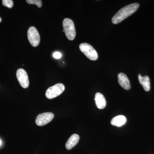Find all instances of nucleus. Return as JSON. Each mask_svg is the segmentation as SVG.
<instances>
[{"label": "nucleus", "mask_w": 154, "mask_h": 154, "mask_svg": "<svg viewBox=\"0 0 154 154\" xmlns=\"http://www.w3.org/2000/svg\"><path fill=\"white\" fill-rule=\"evenodd\" d=\"M2 140H0V146H1V145H2Z\"/></svg>", "instance_id": "16"}, {"label": "nucleus", "mask_w": 154, "mask_h": 154, "mask_svg": "<svg viewBox=\"0 0 154 154\" xmlns=\"http://www.w3.org/2000/svg\"><path fill=\"white\" fill-rule=\"evenodd\" d=\"M126 117L123 115H118L112 119L111 124L114 126L120 127L124 125L126 123Z\"/></svg>", "instance_id": "12"}, {"label": "nucleus", "mask_w": 154, "mask_h": 154, "mask_svg": "<svg viewBox=\"0 0 154 154\" xmlns=\"http://www.w3.org/2000/svg\"><path fill=\"white\" fill-rule=\"evenodd\" d=\"M118 82L119 85L126 90L130 89L131 85L129 79L125 74L120 73L118 75Z\"/></svg>", "instance_id": "8"}, {"label": "nucleus", "mask_w": 154, "mask_h": 154, "mask_svg": "<svg viewBox=\"0 0 154 154\" xmlns=\"http://www.w3.org/2000/svg\"><path fill=\"white\" fill-rule=\"evenodd\" d=\"M26 2L29 4L36 5L39 8L42 6V2L40 0H27Z\"/></svg>", "instance_id": "13"}, {"label": "nucleus", "mask_w": 154, "mask_h": 154, "mask_svg": "<svg viewBox=\"0 0 154 154\" xmlns=\"http://www.w3.org/2000/svg\"><path fill=\"white\" fill-rule=\"evenodd\" d=\"M2 18L0 17V23H1V22H2Z\"/></svg>", "instance_id": "17"}, {"label": "nucleus", "mask_w": 154, "mask_h": 154, "mask_svg": "<svg viewBox=\"0 0 154 154\" xmlns=\"http://www.w3.org/2000/svg\"><path fill=\"white\" fill-rule=\"evenodd\" d=\"M139 81L140 85L143 87V89L146 91H149L150 90V82L148 76H142L141 75L139 74L138 75Z\"/></svg>", "instance_id": "11"}, {"label": "nucleus", "mask_w": 154, "mask_h": 154, "mask_svg": "<svg viewBox=\"0 0 154 154\" xmlns=\"http://www.w3.org/2000/svg\"><path fill=\"white\" fill-rule=\"evenodd\" d=\"M54 117V114L51 112H45L37 116L36 123L39 126H44L49 123Z\"/></svg>", "instance_id": "6"}, {"label": "nucleus", "mask_w": 154, "mask_h": 154, "mask_svg": "<svg viewBox=\"0 0 154 154\" xmlns=\"http://www.w3.org/2000/svg\"><path fill=\"white\" fill-rule=\"evenodd\" d=\"M2 4L5 7L12 8L14 6V2L12 0H3Z\"/></svg>", "instance_id": "14"}, {"label": "nucleus", "mask_w": 154, "mask_h": 154, "mask_svg": "<svg viewBox=\"0 0 154 154\" xmlns=\"http://www.w3.org/2000/svg\"><path fill=\"white\" fill-rule=\"evenodd\" d=\"M17 77L20 85L24 88H28L29 85L27 73L23 69H19L17 72Z\"/></svg>", "instance_id": "7"}, {"label": "nucleus", "mask_w": 154, "mask_h": 154, "mask_svg": "<svg viewBox=\"0 0 154 154\" xmlns=\"http://www.w3.org/2000/svg\"><path fill=\"white\" fill-rule=\"evenodd\" d=\"M53 57L54 58L57 59H60L62 57V54L59 52H55L53 54Z\"/></svg>", "instance_id": "15"}, {"label": "nucleus", "mask_w": 154, "mask_h": 154, "mask_svg": "<svg viewBox=\"0 0 154 154\" xmlns=\"http://www.w3.org/2000/svg\"><path fill=\"white\" fill-rule=\"evenodd\" d=\"M95 100L96 106L99 109H103L106 107V101L103 94L100 93H96Z\"/></svg>", "instance_id": "10"}, {"label": "nucleus", "mask_w": 154, "mask_h": 154, "mask_svg": "<svg viewBox=\"0 0 154 154\" xmlns=\"http://www.w3.org/2000/svg\"><path fill=\"white\" fill-rule=\"evenodd\" d=\"M63 26L67 38L70 40H74L75 37L76 31L74 23L72 20L66 18L63 22Z\"/></svg>", "instance_id": "2"}, {"label": "nucleus", "mask_w": 154, "mask_h": 154, "mask_svg": "<svg viewBox=\"0 0 154 154\" xmlns=\"http://www.w3.org/2000/svg\"><path fill=\"white\" fill-rule=\"evenodd\" d=\"M65 86L61 83L56 84L50 87L45 93V96L48 99H52L60 96L64 91Z\"/></svg>", "instance_id": "4"}, {"label": "nucleus", "mask_w": 154, "mask_h": 154, "mask_svg": "<svg viewBox=\"0 0 154 154\" xmlns=\"http://www.w3.org/2000/svg\"><path fill=\"white\" fill-rule=\"evenodd\" d=\"M139 6L138 3H133L120 9L112 18V23L114 24L120 23L137 11Z\"/></svg>", "instance_id": "1"}, {"label": "nucleus", "mask_w": 154, "mask_h": 154, "mask_svg": "<svg viewBox=\"0 0 154 154\" xmlns=\"http://www.w3.org/2000/svg\"><path fill=\"white\" fill-rule=\"evenodd\" d=\"M79 139L80 137L79 135L74 134L71 136L66 144V148L67 149L70 150L74 147L79 143Z\"/></svg>", "instance_id": "9"}, {"label": "nucleus", "mask_w": 154, "mask_h": 154, "mask_svg": "<svg viewBox=\"0 0 154 154\" xmlns=\"http://www.w3.org/2000/svg\"><path fill=\"white\" fill-rule=\"evenodd\" d=\"M28 37L30 44L33 47H36L40 43V35L35 27H31L29 28L28 31Z\"/></svg>", "instance_id": "5"}, {"label": "nucleus", "mask_w": 154, "mask_h": 154, "mask_svg": "<svg viewBox=\"0 0 154 154\" xmlns=\"http://www.w3.org/2000/svg\"><path fill=\"white\" fill-rule=\"evenodd\" d=\"M81 51L88 58L92 60H96L98 58V54L94 47L87 43H83L80 45Z\"/></svg>", "instance_id": "3"}]
</instances>
